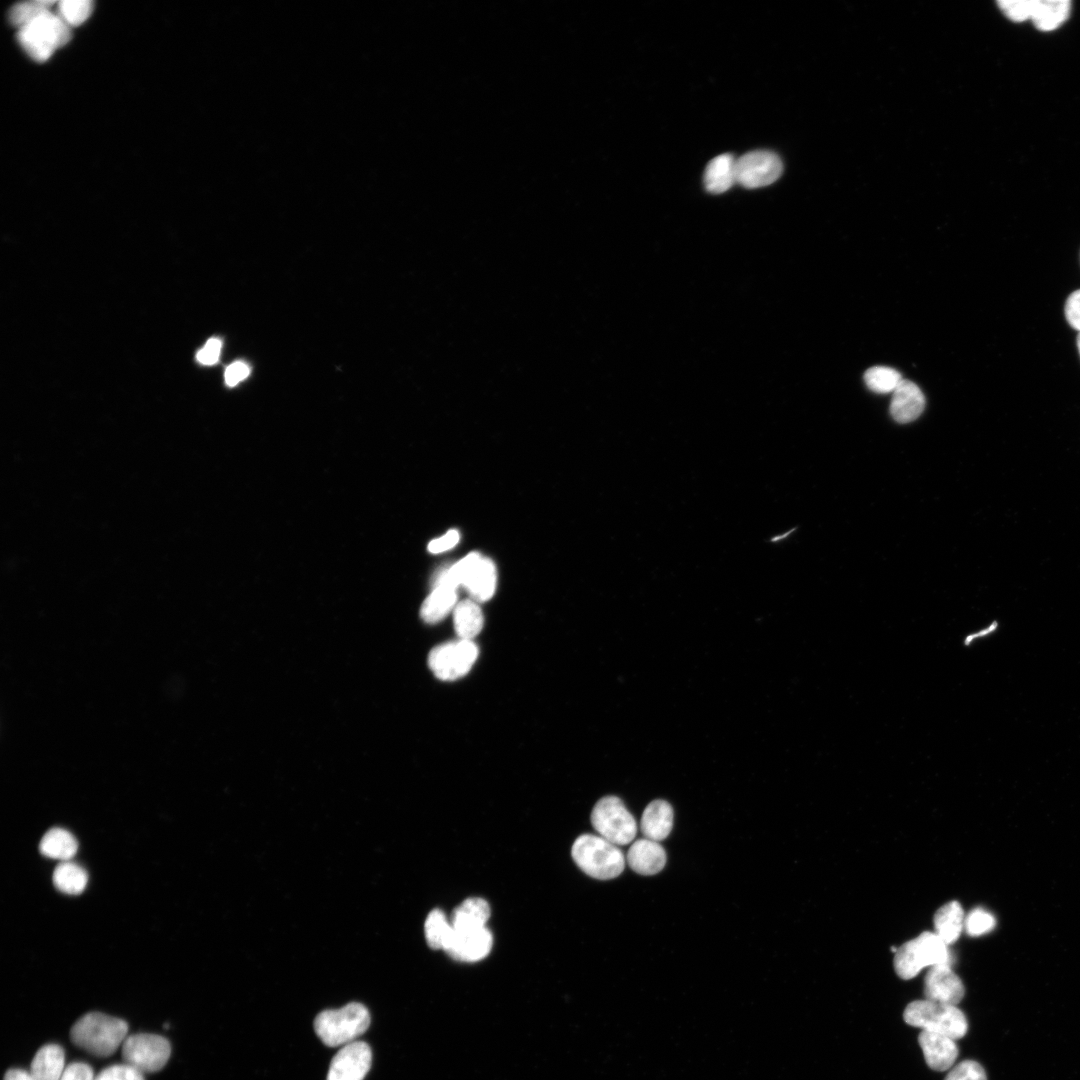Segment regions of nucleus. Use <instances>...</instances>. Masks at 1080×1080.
Segmentation results:
<instances>
[{"label":"nucleus","instance_id":"obj_23","mask_svg":"<svg viewBox=\"0 0 1080 1080\" xmlns=\"http://www.w3.org/2000/svg\"><path fill=\"white\" fill-rule=\"evenodd\" d=\"M457 601V590L445 586L433 587L423 601L420 616L427 623H436L453 611Z\"/></svg>","mask_w":1080,"mask_h":1080},{"label":"nucleus","instance_id":"obj_28","mask_svg":"<svg viewBox=\"0 0 1080 1080\" xmlns=\"http://www.w3.org/2000/svg\"><path fill=\"white\" fill-rule=\"evenodd\" d=\"M424 932L426 942L431 949L444 950L452 936L453 928L441 909H433L426 917Z\"/></svg>","mask_w":1080,"mask_h":1080},{"label":"nucleus","instance_id":"obj_6","mask_svg":"<svg viewBox=\"0 0 1080 1080\" xmlns=\"http://www.w3.org/2000/svg\"><path fill=\"white\" fill-rule=\"evenodd\" d=\"M17 37L22 48L32 59L44 62L57 48L70 40L71 33L70 26L59 15L47 11L19 28Z\"/></svg>","mask_w":1080,"mask_h":1080},{"label":"nucleus","instance_id":"obj_12","mask_svg":"<svg viewBox=\"0 0 1080 1080\" xmlns=\"http://www.w3.org/2000/svg\"><path fill=\"white\" fill-rule=\"evenodd\" d=\"M493 937L486 927L454 930L444 951L454 960L476 962L491 951Z\"/></svg>","mask_w":1080,"mask_h":1080},{"label":"nucleus","instance_id":"obj_41","mask_svg":"<svg viewBox=\"0 0 1080 1080\" xmlns=\"http://www.w3.org/2000/svg\"><path fill=\"white\" fill-rule=\"evenodd\" d=\"M3 1080H37L30 1071L12 1068L6 1071Z\"/></svg>","mask_w":1080,"mask_h":1080},{"label":"nucleus","instance_id":"obj_7","mask_svg":"<svg viewBox=\"0 0 1080 1080\" xmlns=\"http://www.w3.org/2000/svg\"><path fill=\"white\" fill-rule=\"evenodd\" d=\"M591 823L599 836L619 846L635 838L637 823L620 798H601L591 813Z\"/></svg>","mask_w":1080,"mask_h":1080},{"label":"nucleus","instance_id":"obj_24","mask_svg":"<svg viewBox=\"0 0 1080 1080\" xmlns=\"http://www.w3.org/2000/svg\"><path fill=\"white\" fill-rule=\"evenodd\" d=\"M964 926V912L957 901L941 906L934 915L935 933L947 944L955 942Z\"/></svg>","mask_w":1080,"mask_h":1080},{"label":"nucleus","instance_id":"obj_21","mask_svg":"<svg viewBox=\"0 0 1080 1080\" xmlns=\"http://www.w3.org/2000/svg\"><path fill=\"white\" fill-rule=\"evenodd\" d=\"M736 183V159L731 154L713 158L704 172L705 188L710 193H723Z\"/></svg>","mask_w":1080,"mask_h":1080},{"label":"nucleus","instance_id":"obj_35","mask_svg":"<svg viewBox=\"0 0 1080 1080\" xmlns=\"http://www.w3.org/2000/svg\"><path fill=\"white\" fill-rule=\"evenodd\" d=\"M94 1080H144L142 1072L128 1064H114L99 1072Z\"/></svg>","mask_w":1080,"mask_h":1080},{"label":"nucleus","instance_id":"obj_8","mask_svg":"<svg viewBox=\"0 0 1080 1080\" xmlns=\"http://www.w3.org/2000/svg\"><path fill=\"white\" fill-rule=\"evenodd\" d=\"M170 1054V1042L157 1034H133L127 1036L122 1044V1056L125 1063L143 1074L161 1070Z\"/></svg>","mask_w":1080,"mask_h":1080},{"label":"nucleus","instance_id":"obj_25","mask_svg":"<svg viewBox=\"0 0 1080 1080\" xmlns=\"http://www.w3.org/2000/svg\"><path fill=\"white\" fill-rule=\"evenodd\" d=\"M1070 9L1068 0H1035L1031 20L1037 29L1052 31L1068 18Z\"/></svg>","mask_w":1080,"mask_h":1080},{"label":"nucleus","instance_id":"obj_31","mask_svg":"<svg viewBox=\"0 0 1080 1080\" xmlns=\"http://www.w3.org/2000/svg\"><path fill=\"white\" fill-rule=\"evenodd\" d=\"M92 9L93 3L90 0H63L58 4V15L68 26H75L83 23Z\"/></svg>","mask_w":1080,"mask_h":1080},{"label":"nucleus","instance_id":"obj_18","mask_svg":"<svg viewBox=\"0 0 1080 1080\" xmlns=\"http://www.w3.org/2000/svg\"><path fill=\"white\" fill-rule=\"evenodd\" d=\"M496 582L497 573L493 561L481 556L470 571L463 587L468 591L471 599L483 602L493 596Z\"/></svg>","mask_w":1080,"mask_h":1080},{"label":"nucleus","instance_id":"obj_11","mask_svg":"<svg viewBox=\"0 0 1080 1080\" xmlns=\"http://www.w3.org/2000/svg\"><path fill=\"white\" fill-rule=\"evenodd\" d=\"M371 1063L370 1046L364 1041H353L342 1046L334 1055L326 1080H363Z\"/></svg>","mask_w":1080,"mask_h":1080},{"label":"nucleus","instance_id":"obj_13","mask_svg":"<svg viewBox=\"0 0 1080 1080\" xmlns=\"http://www.w3.org/2000/svg\"><path fill=\"white\" fill-rule=\"evenodd\" d=\"M965 988L961 979L948 965L930 967L924 979L925 999L957 1005L964 997Z\"/></svg>","mask_w":1080,"mask_h":1080},{"label":"nucleus","instance_id":"obj_20","mask_svg":"<svg viewBox=\"0 0 1080 1080\" xmlns=\"http://www.w3.org/2000/svg\"><path fill=\"white\" fill-rule=\"evenodd\" d=\"M490 914V906L485 899L470 897L453 910L450 923L454 930L486 927Z\"/></svg>","mask_w":1080,"mask_h":1080},{"label":"nucleus","instance_id":"obj_26","mask_svg":"<svg viewBox=\"0 0 1080 1080\" xmlns=\"http://www.w3.org/2000/svg\"><path fill=\"white\" fill-rule=\"evenodd\" d=\"M39 850L48 858L69 861L78 850V842L69 831L52 828L42 837Z\"/></svg>","mask_w":1080,"mask_h":1080},{"label":"nucleus","instance_id":"obj_19","mask_svg":"<svg viewBox=\"0 0 1080 1080\" xmlns=\"http://www.w3.org/2000/svg\"><path fill=\"white\" fill-rule=\"evenodd\" d=\"M65 1069V1054L57 1044L42 1046L30 1066V1072L37 1080H60Z\"/></svg>","mask_w":1080,"mask_h":1080},{"label":"nucleus","instance_id":"obj_27","mask_svg":"<svg viewBox=\"0 0 1080 1080\" xmlns=\"http://www.w3.org/2000/svg\"><path fill=\"white\" fill-rule=\"evenodd\" d=\"M52 879L59 891L69 895L82 893L88 883L85 869L70 860L62 861L55 868Z\"/></svg>","mask_w":1080,"mask_h":1080},{"label":"nucleus","instance_id":"obj_4","mask_svg":"<svg viewBox=\"0 0 1080 1080\" xmlns=\"http://www.w3.org/2000/svg\"><path fill=\"white\" fill-rule=\"evenodd\" d=\"M952 955L948 945L935 933L925 931L895 952L894 969L904 979H912L925 967L951 966Z\"/></svg>","mask_w":1080,"mask_h":1080},{"label":"nucleus","instance_id":"obj_17","mask_svg":"<svg viewBox=\"0 0 1080 1080\" xmlns=\"http://www.w3.org/2000/svg\"><path fill=\"white\" fill-rule=\"evenodd\" d=\"M673 826V809L665 800L650 802L641 817L640 828L645 838L662 841L668 837Z\"/></svg>","mask_w":1080,"mask_h":1080},{"label":"nucleus","instance_id":"obj_14","mask_svg":"<svg viewBox=\"0 0 1080 1080\" xmlns=\"http://www.w3.org/2000/svg\"><path fill=\"white\" fill-rule=\"evenodd\" d=\"M918 1042L927 1065L935 1071L950 1069L959 1053L955 1040L939 1033L922 1030Z\"/></svg>","mask_w":1080,"mask_h":1080},{"label":"nucleus","instance_id":"obj_2","mask_svg":"<svg viewBox=\"0 0 1080 1080\" xmlns=\"http://www.w3.org/2000/svg\"><path fill=\"white\" fill-rule=\"evenodd\" d=\"M571 855L585 874L599 880L613 879L625 867L621 849L599 835H580L572 845Z\"/></svg>","mask_w":1080,"mask_h":1080},{"label":"nucleus","instance_id":"obj_37","mask_svg":"<svg viewBox=\"0 0 1080 1080\" xmlns=\"http://www.w3.org/2000/svg\"><path fill=\"white\" fill-rule=\"evenodd\" d=\"M221 346V341L219 339H209L205 346L197 353V360L203 365L215 364L219 359Z\"/></svg>","mask_w":1080,"mask_h":1080},{"label":"nucleus","instance_id":"obj_16","mask_svg":"<svg viewBox=\"0 0 1080 1080\" xmlns=\"http://www.w3.org/2000/svg\"><path fill=\"white\" fill-rule=\"evenodd\" d=\"M630 868L641 875H654L666 864V852L661 844L647 838L636 840L628 850Z\"/></svg>","mask_w":1080,"mask_h":1080},{"label":"nucleus","instance_id":"obj_34","mask_svg":"<svg viewBox=\"0 0 1080 1080\" xmlns=\"http://www.w3.org/2000/svg\"><path fill=\"white\" fill-rule=\"evenodd\" d=\"M944 1080H987V1077L978 1062L964 1060L953 1067Z\"/></svg>","mask_w":1080,"mask_h":1080},{"label":"nucleus","instance_id":"obj_22","mask_svg":"<svg viewBox=\"0 0 1080 1080\" xmlns=\"http://www.w3.org/2000/svg\"><path fill=\"white\" fill-rule=\"evenodd\" d=\"M453 624L459 639L472 640L477 636L484 624L478 602L473 599L458 602L453 610Z\"/></svg>","mask_w":1080,"mask_h":1080},{"label":"nucleus","instance_id":"obj_15","mask_svg":"<svg viewBox=\"0 0 1080 1080\" xmlns=\"http://www.w3.org/2000/svg\"><path fill=\"white\" fill-rule=\"evenodd\" d=\"M925 408V397L920 388L909 380L902 379L893 391L890 413L898 423H909L917 419Z\"/></svg>","mask_w":1080,"mask_h":1080},{"label":"nucleus","instance_id":"obj_32","mask_svg":"<svg viewBox=\"0 0 1080 1080\" xmlns=\"http://www.w3.org/2000/svg\"><path fill=\"white\" fill-rule=\"evenodd\" d=\"M995 917L982 908L973 909L964 919V927L970 936H980L993 930Z\"/></svg>","mask_w":1080,"mask_h":1080},{"label":"nucleus","instance_id":"obj_9","mask_svg":"<svg viewBox=\"0 0 1080 1080\" xmlns=\"http://www.w3.org/2000/svg\"><path fill=\"white\" fill-rule=\"evenodd\" d=\"M477 657L476 644L459 639L434 647L428 655V666L438 679L455 680L469 672Z\"/></svg>","mask_w":1080,"mask_h":1080},{"label":"nucleus","instance_id":"obj_10","mask_svg":"<svg viewBox=\"0 0 1080 1080\" xmlns=\"http://www.w3.org/2000/svg\"><path fill=\"white\" fill-rule=\"evenodd\" d=\"M781 159L766 150L748 152L736 159V183L754 189L775 182L782 174Z\"/></svg>","mask_w":1080,"mask_h":1080},{"label":"nucleus","instance_id":"obj_3","mask_svg":"<svg viewBox=\"0 0 1080 1080\" xmlns=\"http://www.w3.org/2000/svg\"><path fill=\"white\" fill-rule=\"evenodd\" d=\"M369 1025V1011L358 1002L348 1003L340 1009L324 1010L314 1019L317 1036L329 1047L344 1046L355 1041Z\"/></svg>","mask_w":1080,"mask_h":1080},{"label":"nucleus","instance_id":"obj_36","mask_svg":"<svg viewBox=\"0 0 1080 1080\" xmlns=\"http://www.w3.org/2000/svg\"><path fill=\"white\" fill-rule=\"evenodd\" d=\"M92 1068L83 1062L69 1064L60 1080H94Z\"/></svg>","mask_w":1080,"mask_h":1080},{"label":"nucleus","instance_id":"obj_38","mask_svg":"<svg viewBox=\"0 0 1080 1080\" xmlns=\"http://www.w3.org/2000/svg\"><path fill=\"white\" fill-rule=\"evenodd\" d=\"M1065 315L1069 324L1080 333V290L1073 292L1067 299Z\"/></svg>","mask_w":1080,"mask_h":1080},{"label":"nucleus","instance_id":"obj_39","mask_svg":"<svg viewBox=\"0 0 1080 1080\" xmlns=\"http://www.w3.org/2000/svg\"><path fill=\"white\" fill-rule=\"evenodd\" d=\"M459 541V533L457 530H449L443 536L432 540L428 544V550L431 553H441L456 546Z\"/></svg>","mask_w":1080,"mask_h":1080},{"label":"nucleus","instance_id":"obj_33","mask_svg":"<svg viewBox=\"0 0 1080 1080\" xmlns=\"http://www.w3.org/2000/svg\"><path fill=\"white\" fill-rule=\"evenodd\" d=\"M999 8L1004 15L1014 22L1031 20L1035 0H1001Z\"/></svg>","mask_w":1080,"mask_h":1080},{"label":"nucleus","instance_id":"obj_42","mask_svg":"<svg viewBox=\"0 0 1080 1080\" xmlns=\"http://www.w3.org/2000/svg\"><path fill=\"white\" fill-rule=\"evenodd\" d=\"M1077 346H1078L1079 353H1080V333H1079L1078 338H1077Z\"/></svg>","mask_w":1080,"mask_h":1080},{"label":"nucleus","instance_id":"obj_1","mask_svg":"<svg viewBox=\"0 0 1080 1080\" xmlns=\"http://www.w3.org/2000/svg\"><path fill=\"white\" fill-rule=\"evenodd\" d=\"M128 1025L119 1018L100 1012L82 1016L71 1028L72 1042L88 1053L107 1057L115 1053L127 1038Z\"/></svg>","mask_w":1080,"mask_h":1080},{"label":"nucleus","instance_id":"obj_29","mask_svg":"<svg viewBox=\"0 0 1080 1080\" xmlns=\"http://www.w3.org/2000/svg\"><path fill=\"white\" fill-rule=\"evenodd\" d=\"M902 379L897 370L886 366L871 367L864 374L867 387L880 394L893 393Z\"/></svg>","mask_w":1080,"mask_h":1080},{"label":"nucleus","instance_id":"obj_40","mask_svg":"<svg viewBox=\"0 0 1080 1080\" xmlns=\"http://www.w3.org/2000/svg\"><path fill=\"white\" fill-rule=\"evenodd\" d=\"M250 372L249 366L241 361L229 365L225 371V382L228 386H235L245 379Z\"/></svg>","mask_w":1080,"mask_h":1080},{"label":"nucleus","instance_id":"obj_30","mask_svg":"<svg viewBox=\"0 0 1080 1080\" xmlns=\"http://www.w3.org/2000/svg\"><path fill=\"white\" fill-rule=\"evenodd\" d=\"M54 3L55 1L37 0L16 4L9 12V20L12 24L21 28L49 11L50 6Z\"/></svg>","mask_w":1080,"mask_h":1080},{"label":"nucleus","instance_id":"obj_5","mask_svg":"<svg viewBox=\"0 0 1080 1080\" xmlns=\"http://www.w3.org/2000/svg\"><path fill=\"white\" fill-rule=\"evenodd\" d=\"M903 1018L910 1026L946 1035L954 1040L964 1037L968 1030L966 1016L957 1006L927 999L909 1003Z\"/></svg>","mask_w":1080,"mask_h":1080}]
</instances>
